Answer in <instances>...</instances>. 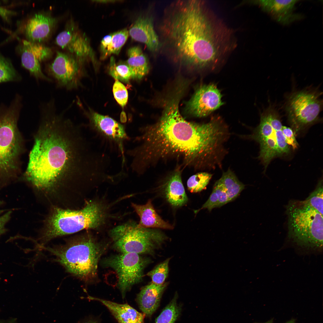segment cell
I'll return each instance as SVG.
<instances>
[{"label":"cell","mask_w":323,"mask_h":323,"mask_svg":"<svg viewBox=\"0 0 323 323\" xmlns=\"http://www.w3.org/2000/svg\"><path fill=\"white\" fill-rule=\"evenodd\" d=\"M57 112L50 104L40 109L38 128L24 173L25 179L39 189L62 182L106 180L110 159L94 151L80 127Z\"/></svg>","instance_id":"obj_1"},{"label":"cell","mask_w":323,"mask_h":323,"mask_svg":"<svg viewBox=\"0 0 323 323\" xmlns=\"http://www.w3.org/2000/svg\"><path fill=\"white\" fill-rule=\"evenodd\" d=\"M182 93L174 91L166 100L162 114L154 124L141 128L139 145L129 151L133 164L145 171L161 160L174 158L196 169L221 167L229 132L218 118L206 123L188 122L181 115Z\"/></svg>","instance_id":"obj_2"},{"label":"cell","mask_w":323,"mask_h":323,"mask_svg":"<svg viewBox=\"0 0 323 323\" xmlns=\"http://www.w3.org/2000/svg\"><path fill=\"white\" fill-rule=\"evenodd\" d=\"M165 12L159 27L161 48L182 64L213 68L236 46L233 31L203 1H177Z\"/></svg>","instance_id":"obj_3"},{"label":"cell","mask_w":323,"mask_h":323,"mask_svg":"<svg viewBox=\"0 0 323 323\" xmlns=\"http://www.w3.org/2000/svg\"><path fill=\"white\" fill-rule=\"evenodd\" d=\"M21 101L0 107V186L16 179L21 173L24 139L18 126Z\"/></svg>","instance_id":"obj_4"},{"label":"cell","mask_w":323,"mask_h":323,"mask_svg":"<svg viewBox=\"0 0 323 323\" xmlns=\"http://www.w3.org/2000/svg\"><path fill=\"white\" fill-rule=\"evenodd\" d=\"M45 249L55 255L68 272L86 282L96 278L98 262L106 249L89 236L74 240L61 246Z\"/></svg>","instance_id":"obj_5"},{"label":"cell","mask_w":323,"mask_h":323,"mask_svg":"<svg viewBox=\"0 0 323 323\" xmlns=\"http://www.w3.org/2000/svg\"><path fill=\"white\" fill-rule=\"evenodd\" d=\"M106 216V206L98 201L89 202L79 210L55 208L49 219L42 239L47 241L83 229L97 228L105 223Z\"/></svg>","instance_id":"obj_6"},{"label":"cell","mask_w":323,"mask_h":323,"mask_svg":"<svg viewBox=\"0 0 323 323\" xmlns=\"http://www.w3.org/2000/svg\"><path fill=\"white\" fill-rule=\"evenodd\" d=\"M287 211L289 237L300 248L320 251L323 246V215L304 201L291 202Z\"/></svg>","instance_id":"obj_7"},{"label":"cell","mask_w":323,"mask_h":323,"mask_svg":"<svg viewBox=\"0 0 323 323\" xmlns=\"http://www.w3.org/2000/svg\"><path fill=\"white\" fill-rule=\"evenodd\" d=\"M283 126L278 109L270 105L261 114L259 125L249 136L259 144L258 158L265 170L273 159L290 152L282 132Z\"/></svg>","instance_id":"obj_8"},{"label":"cell","mask_w":323,"mask_h":323,"mask_svg":"<svg viewBox=\"0 0 323 323\" xmlns=\"http://www.w3.org/2000/svg\"><path fill=\"white\" fill-rule=\"evenodd\" d=\"M110 234L115 249L121 253L153 255L168 239L160 230L142 227L132 221L114 228Z\"/></svg>","instance_id":"obj_9"},{"label":"cell","mask_w":323,"mask_h":323,"mask_svg":"<svg viewBox=\"0 0 323 323\" xmlns=\"http://www.w3.org/2000/svg\"><path fill=\"white\" fill-rule=\"evenodd\" d=\"M322 94L318 89L308 88L293 92L287 98L284 109L295 135L319 120Z\"/></svg>","instance_id":"obj_10"},{"label":"cell","mask_w":323,"mask_h":323,"mask_svg":"<svg viewBox=\"0 0 323 323\" xmlns=\"http://www.w3.org/2000/svg\"><path fill=\"white\" fill-rule=\"evenodd\" d=\"M151 261L138 254L127 253L108 257L104 260L103 263L117 274V287L124 298L133 286L141 281L144 270Z\"/></svg>","instance_id":"obj_11"},{"label":"cell","mask_w":323,"mask_h":323,"mask_svg":"<svg viewBox=\"0 0 323 323\" xmlns=\"http://www.w3.org/2000/svg\"><path fill=\"white\" fill-rule=\"evenodd\" d=\"M83 64L76 57L57 51L53 61L46 68L48 75L55 81L57 87L77 89L81 86L84 75Z\"/></svg>","instance_id":"obj_12"},{"label":"cell","mask_w":323,"mask_h":323,"mask_svg":"<svg viewBox=\"0 0 323 323\" xmlns=\"http://www.w3.org/2000/svg\"><path fill=\"white\" fill-rule=\"evenodd\" d=\"M85 113L89 119L92 128L99 135L116 144L122 156V163H125L124 144L128 139L124 126L112 118L96 112Z\"/></svg>","instance_id":"obj_13"},{"label":"cell","mask_w":323,"mask_h":323,"mask_svg":"<svg viewBox=\"0 0 323 323\" xmlns=\"http://www.w3.org/2000/svg\"><path fill=\"white\" fill-rule=\"evenodd\" d=\"M222 97L220 90L215 85L201 86L187 103V110L194 116H206L223 104Z\"/></svg>","instance_id":"obj_14"},{"label":"cell","mask_w":323,"mask_h":323,"mask_svg":"<svg viewBox=\"0 0 323 323\" xmlns=\"http://www.w3.org/2000/svg\"><path fill=\"white\" fill-rule=\"evenodd\" d=\"M55 42L72 53L83 64L85 59L91 55V49L88 40L72 20L68 22L64 30L57 35Z\"/></svg>","instance_id":"obj_15"},{"label":"cell","mask_w":323,"mask_h":323,"mask_svg":"<svg viewBox=\"0 0 323 323\" xmlns=\"http://www.w3.org/2000/svg\"><path fill=\"white\" fill-rule=\"evenodd\" d=\"M154 19L151 15L138 16L129 31V35L134 40L144 44L153 53L160 50L161 44L154 26Z\"/></svg>","instance_id":"obj_16"},{"label":"cell","mask_w":323,"mask_h":323,"mask_svg":"<svg viewBox=\"0 0 323 323\" xmlns=\"http://www.w3.org/2000/svg\"><path fill=\"white\" fill-rule=\"evenodd\" d=\"M57 22V19L48 14H35L28 19L26 25L25 32L28 41L41 43L47 40Z\"/></svg>","instance_id":"obj_17"},{"label":"cell","mask_w":323,"mask_h":323,"mask_svg":"<svg viewBox=\"0 0 323 323\" xmlns=\"http://www.w3.org/2000/svg\"><path fill=\"white\" fill-rule=\"evenodd\" d=\"M297 0H263L252 3L259 5L262 9L273 18L283 24H288L299 16L292 13Z\"/></svg>","instance_id":"obj_18"},{"label":"cell","mask_w":323,"mask_h":323,"mask_svg":"<svg viewBox=\"0 0 323 323\" xmlns=\"http://www.w3.org/2000/svg\"><path fill=\"white\" fill-rule=\"evenodd\" d=\"M168 284L152 283L142 287L138 294L137 302L140 309L146 316L150 317L159 306L162 295Z\"/></svg>","instance_id":"obj_19"},{"label":"cell","mask_w":323,"mask_h":323,"mask_svg":"<svg viewBox=\"0 0 323 323\" xmlns=\"http://www.w3.org/2000/svg\"><path fill=\"white\" fill-rule=\"evenodd\" d=\"M181 173L180 167H177L167 176L163 185L167 200L176 207L184 205L188 201L182 181Z\"/></svg>","instance_id":"obj_20"},{"label":"cell","mask_w":323,"mask_h":323,"mask_svg":"<svg viewBox=\"0 0 323 323\" xmlns=\"http://www.w3.org/2000/svg\"><path fill=\"white\" fill-rule=\"evenodd\" d=\"M89 299L98 301L109 310L118 323H144L146 316L127 304H120L97 298L89 296Z\"/></svg>","instance_id":"obj_21"},{"label":"cell","mask_w":323,"mask_h":323,"mask_svg":"<svg viewBox=\"0 0 323 323\" xmlns=\"http://www.w3.org/2000/svg\"><path fill=\"white\" fill-rule=\"evenodd\" d=\"M132 206L140 218L138 225L145 228L172 229L173 226L164 220L157 214L150 200L145 205L132 203Z\"/></svg>","instance_id":"obj_22"},{"label":"cell","mask_w":323,"mask_h":323,"mask_svg":"<svg viewBox=\"0 0 323 323\" xmlns=\"http://www.w3.org/2000/svg\"><path fill=\"white\" fill-rule=\"evenodd\" d=\"M127 54L128 59L125 63L131 70L132 78L141 79L147 74L149 69L147 57L138 46L129 48Z\"/></svg>","instance_id":"obj_23"},{"label":"cell","mask_w":323,"mask_h":323,"mask_svg":"<svg viewBox=\"0 0 323 323\" xmlns=\"http://www.w3.org/2000/svg\"><path fill=\"white\" fill-rule=\"evenodd\" d=\"M21 60L22 66L27 70L31 75L37 80H42L49 82L53 81L43 72L40 62L34 54L23 45L21 52Z\"/></svg>","instance_id":"obj_24"},{"label":"cell","mask_w":323,"mask_h":323,"mask_svg":"<svg viewBox=\"0 0 323 323\" xmlns=\"http://www.w3.org/2000/svg\"><path fill=\"white\" fill-rule=\"evenodd\" d=\"M218 180L225 188L229 202L235 199L245 188V185L230 169L223 173Z\"/></svg>","instance_id":"obj_25"},{"label":"cell","mask_w":323,"mask_h":323,"mask_svg":"<svg viewBox=\"0 0 323 323\" xmlns=\"http://www.w3.org/2000/svg\"><path fill=\"white\" fill-rule=\"evenodd\" d=\"M178 298L176 292L171 301L156 318L155 323H175L182 310L181 306L177 303Z\"/></svg>","instance_id":"obj_26"},{"label":"cell","mask_w":323,"mask_h":323,"mask_svg":"<svg viewBox=\"0 0 323 323\" xmlns=\"http://www.w3.org/2000/svg\"><path fill=\"white\" fill-rule=\"evenodd\" d=\"M212 175L202 172L191 176L188 179L187 185L188 190L192 193H197L205 189L211 179Z\"/></svg>","instance_id":"obj_27"},{"label":"cell","mask_w":323,"mask_h":323,"mask_svg":"<svg viewBox=\"0 0 323 323\" xmlns=\"http://www.w3.org/2000/svg\"><path fill=\"white\" fill-rule=\"evenodd\" d=\"M109 73L115 80L127 83L132 78L131 70L126 63L117 64L113 57L111 58Z\"/></svg>","instance_id":"obj_28"},{"label":"cell","mask_w":323,"mask_h":323,"mask_svg":"<svg viewBox=\"0 0 323 323\" xmlns=\"http://www.w3.org/2000/svg\"><path fill=\"white\" fill-rule=\"evenodd\" d=\"M21 79L9 60L0 54V83Z\"/></svg>","instance_id":"obj_29"},{"label":"cell","mask_w":323,"mask_h":323,"mask_svg":"<svg viewBox=\"0 0 323 323\" xmlns=\"http://www.w3.org/2000/svg\"><path fill=\"white\" fill-rule=\"evenodd\" d=\"M129 31L125 28L112 33L111 41L107 51L106 58L112 54H118L127 41Z\"/></svg>","instance_id":"obj_30"},{"label":"cell","mask_w":323,"mask_h":323,"mask_svg":"<svg viewBox=\"0 0 323 323\" xmlns=\"http://www.w3.org/2000/svg\"><path fill=\"white\" fill-rule=\"evenodd\" d=\"M22 43L40 62L48 60L52 55L53 52L51 49L41 43L32 42L28 40H23Z\"/></svg>","instance_id":"obj_31"},{"label":"cell","mask_w":323,"mask_h":323,"mask_svg":"<svg viewBox=\"0 0 323 323\" xmlns=\"http://www.w3.org/2000/svg\"><path fill=\"white\" fill-rule=\"evenodd\" d=\"M170 259V258L167 259L147 273V275L150 277L152 283L161 284L165 282L169 272V263Z\"/></svg>","instance_id":"obj_32"},{"label":"cell","mask_w":323,"mask_h":323,"mask_svg":"<svg viewBox=\"0 0 323 323\" xmlns=\"http://www.w3.org/2000/svg\"><path fill=\"white\" fill-rule=\"evenodd\" d=\"M322 180L318 183L316 189L304 202L308 205L323 215V191Z\"/></svg>","instance_id":"obj_33"},{"label":"cell","mask_w":323,"mask_h":323,"mask_svg":"<svg viewBox=\"0 0 323 323\" xmlns=\"http://www.w3.org/2000/svg\"><path fill=\"white\" fill-rule=\"evenodd\" d=\"M113 86V92L115 99L122 107L127 104L128 99V93L125 86L118 80H115Z\"/></svg>","instance_id":"obj_34"},{"label":"cell","mask_w":323,"mask_h":323,"mask_svg":"<svg viewBox=\"0 0 323 323\" xmlns=\"http://www.w3.org/2000/svg\"><path fill=\"white\" fill-rule=\"evenodd\" d=\"M213 190L216 194L218 198L219 207L229 202L226 191L222 184L218 180L215 183Z\"/></svg>","instance_id":"obj_35"},{"label":"cell","mask_w":323,"mask_h":323,"mask_svg":"<svg viewBox=\"0 0 323 323\" xmlns=\"http://www.w3.org/2000/svg\"><path fill=\"white\" fill-rule=\"evenodd\" d=\"M282 130L287 144L293 150L297 149L298 146V144L292 129L291 127L283 126Z\"/></svg>","instance_id":"obj_36"},{"label":"cell","mask_w":323,"mask_h":323,"mask_svg":"<svg viewBox=\"0 0 323 323\" xmlns=\"http://www.w3.org/2000/svg\"><path fill=\"white\" fill-rule=\"evenodd\" d=\"M217 207H219L218 198L216 193L213 190L208 200L199 209L195 211V213H197L200 210L204 208H207L211 211L212 209Z\"/></svg>","instance_id":"obj_37"},{"label":"cell","mask_w":323,"mask_h":323,"mask_svg":"<svg viewBox=\"0 0 323 323\" xmlns=\"http://www.w3.org/2000/svg\"><path fill=\"white\" fill-rule=\"evenodd\" d=\"M112 33L109 34L104 36L102 39L100 43V51L101 58H106V55L107 50L110 44Z\"/></svg>","instance_id":"obj_38"},{"label":"cell","mask_w":323,"mask_h":323,"mask_svg":"<svg viewBox=\"0 0 323 323\" xmlns=\"http://www.w3.org/2000/svg\"><path fill=\"white\" fill-rule=\"evenodd\" d=\"M12 213L11 211H9L2 216L0 217V236L5 233L7 230L5 226L10 220Z\"/></svg>","instance_id":"obj_39"},{"label":"cell","mask_w":323,"mask_h":323,"mask_svg":"<svg viewBox=\"0 0 323 323\" xmlns=\"http://www.w3.org/2000/svg\"><path fill=\"white\" fill-rule=\"evenodd\" d=\"M12 13L10 10L0 7V15L5 19L7 20L9 16Z\"/></svg>","instance_id":"obj_40"},{"label":"cell","mask_w":323,"mask_h":323,"mask_svg":"<svg viewBox=\"0 0 323 323\" xmlns=\"http://www.w3.org/2000/svg\"><path fill=\"white\" fill-rule=\"evenodd\" d=\"M121 121L123 123L127 121L126 114L124 112L122 111L120 115Z\"/></svg>","instance_id":"obj_41"},{"label":"cell","mask_w":323,"mask_h":323,"mask_svg":"<svg viewBox=\"0 0 323 323\" xmlns=\"http://www.w3.org/2000/svg\"><path fill=\"white\" fill-rule=\"evenodd\" d=\"M114 1V0H97V1H96V2H100V3H108V2H114V1Z\"/></svg>","instance_id":"obj_42"},{"label":"cell","mask_w":323,"mask_h":323,"mask_svg":"<svg viewBox=\"0 0 323 323\" xmlns=\"http://www.w3.org/2000/svg\"><path fill=\"white\" fill-rule=\"evenodd\" d=\"M295 319H292L287 321L285 323H295Z\"/></svg>","instance_id":"obj_43"},{"label":"cell","mask_w":323,"mask_h":323,"mask_svg":"<svg viewBox=\"0 0 323 323\" xmlns=\"http://www.w3.org/2000/svg\"><path fill=\"white\" fill-rule=\"evenodd\" d=\"M84 323H97V322L95 321H89L87 322H86Z\"/></svg>","instance_id":"obj_44"},{"label":"cell","mask_w":323,"mask_h":323,"mask_svg":"<svg viewBox=\"0 0 323 323\" xmlns=\"http://www.w3.org/2000/svg\"><path fill=\"white\" fill-rule=\"evenodd\" d=\"M264 323H273V321L272 320H270Z\"/></svg>","instance_id":"obj_45"},{"label":"cell","mask_w":323,"mask_h":323,"mask_svg":"<svg viewBox=\"0 0 323 323\" xmlns=\"http://www.w3.org/2000/svg\"><path fill=\"white\" fill-rule=\"evenodd\" d=\"M4 211V210H0V214L3 212Z\"/></svg>","instance_id":"obj_46"},{"label":"cell","mask_w":323,"mask_h":323,"mask_svg":"<svg viewBox=\"0 0 323 323\" xmlns=\"http://www.w3.org/2000/svg\"><path fill=\"white\" fill-rule=\"evenodd\" d=\"M3 204V202L1 201H0V205Z\"/></svg>","instance_id":"obj_47"},{"label":"cell","mask_w":323,"mask_h":323,"mask_svg":"<svg viewBox=\"0 0 323 323\" xmlns=\"http://www.w3.org/2000/svg\"><path fill=\"white\" fill-rule=\"evenodd\" d=\"M0 323H8L7 322H0Z\"/></svg>","instance_id":"obj_48"}]
</instances>
